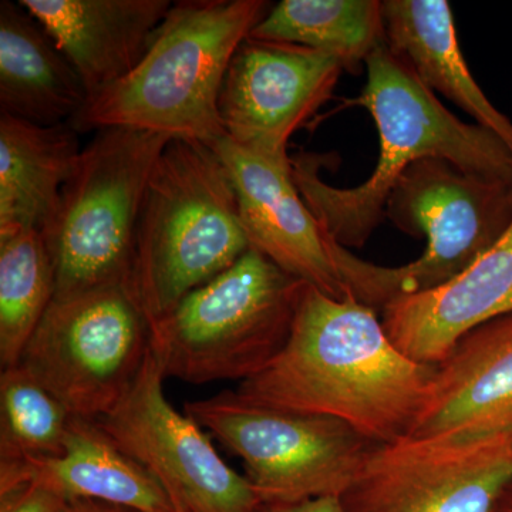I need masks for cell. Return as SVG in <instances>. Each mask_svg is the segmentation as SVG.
Masks as SVG:
<instances>
[{
    "label": "cell",
    "instance_id": "1",
    "mask_svg": "<svg viewBox=\"0 0 512 512\" xmlns=\"http://www.w3.org/2000/svg\"><path fill=\"white\" fill-rule=\"evenodd\" d=\"M436 366L394 346L379 312L352 293L306 285L291 336L264 370L239 384L251 402L345 421L375 444L409 436Z\"/></svg>",
    "mask_w": 512,
    "mask_h": 512
},
{
    "label": "cell",
    "instance_id": "24",
    "mask_svg": "<svg viewBox=\"0 0 512 512\" xmlns=\"http://www.w3.org/2000/svg\"><path fill=\"white\" fill-rule=\"evenodd\" d=\"M67 501L35 484L0 493V512H62Z\"/></svg>",
    "mask_w": 512,
    "mask_h": 512
},
{
    "label": "cell",
    "instance_id": "3",
    "mask_svg": "<svg viewBox=\"0 0 512 512\" xmlns=\"http://www.w3.org/2000/svg\"><path fill=\"white\" fill-rule=\"evenodd\" d=\"M269 9L265 0L173 3L136 69L87 100L70 126L79 134L137 128L207 144L224 138L225 74Z\"/></svg>",
    "mask_w": 512,
    "mask_h": 512
},
{
    "label": "cell",
    "instance_id": "25",
    "mask_svg": "<svg viewBox=\"0 0 512 512\" xmlns=\"http://www.w3.org/2000/svg\"><path fill=\"white\" fill-rule=\"evenodd\" d=\"M256 512H348L339 497L313 498L293 504H261Z\"/></svg>",
    "mask_w": 512,
    "mask_h": 512
},
{
    "label": "cell",
    "instance_id": "19",
    "mask_svg": "<svg viewBox=\"0 0 512 512\" xmlns=\"http://www.w3.org/2000/svg\"><path fill=\"white\" fill-rule=\"evenodd\" d=\"M386 42L421 82L500 138L512 153V123L488 100L458 46L447 0H384Z\"/></svg>",
    "mask_w": 512,
    "mask_h": 512
},
{
    "label": "cell",
    "instance_id": "27",
    "mask_svg": "<svg viewBox=\"0 0 512 512\" xmlns=\"http://www.w3.org/2000/svg\"><path fill=\"white\" fill-rule=\"evenodd\" d=\"M494 512H512V484L501 497L500 503H498Z\"/></svg>",
    "mask_w": 512,
    "mask_h": 512
},
{
    "label": "cell",
    "instance_id": "21",
    "mask_svg": "<svg viewBox=\"0 0 512 512\" xmlns=\"http://www.w3.org/2000/svg\"><path fill=\"white\" fill-rule=\"evenodd\" d=\"M249 37L291 43L338 59L359 73L367 57L386 42L379 0H282L268 10Z\"/></svg>",
    "mask_w": 512,
    "mask_h": 512
},
{
    "label": "cell",
    "instance_id": "4",
    "mask_svg": "<svg viewBox=\"0 0 512 512\" xmlns=\"http://www.w3.org/2000/svg\"><path fill=\"white\" fill-rule=\"evenodd\" d=\"M251 249L227 165L210 144L171 138L138 218L130 291L151 322Z\"/></svg>",
    "mask_w": 512,
    "mask_h": 512
},
{
    "label": "cell",
    "instance_id": "18",
    "mask_svg": "<svg viewBox=\"0 0 512 512\" xmlns=\"http://www.w3.org/2000/svg\"><path fill=\"white\" fill-rule=\"evenodd\" d=\"M79 73L20 3L0 2V113L37 126L69 123L87 103Z\"/></svg>",
    "mask_w": 512,
    "mask_h": 512
},
{
    "label": "cell",
    "instance_id": "11",
    "mask_svg": "<svg viewBox=\"0 0 512 512\" xmlns=\"http://www.w3.org/2000/svg\"><path fill=\"white\" fill-rule=\"evenodd\" d=\"M165 375L150 349L131 389L99 424L163 487L177 512H256L247 477L222 460L208 434L164 394Z\"/></svg>",
    "mask_w": 512,
    "mask_h": 512
},
{
    "label": "cell",
    "instance_id": "13",
    "mask_svg": "<svg viewBox=\"0 0 512 512\" xmlns=\"http://www.w3.org/2000/svg\"><path fill=\"white\" fill-rule=\"evenodd\" d=\"M210 146L231 175L251 249L330 298H345L349 291L335 259L338 242L303 201L293 183L291 167L255 156L227 137Z\"/></svg>",
    "mask_w": 512,
    "mask_h": 512
},
{
    "label": "cell",
    "instance_id": "22",
    "mask_svg": "<svg viewBox=\"0 0 512 512\" xmlns=\"http://www.w3.org/2000/svg\"><path fill=\"white\" fill-rule=\"evenodd\" d=\"M56 293L55 266L37 229L0 235V363L18 366Z\"/></svg>",
    "mask_w": 512,
    "mask_h": 512
},
{
    "label": "cell",
    "instance_id": "17",
    "mask_svg": "<svg viewBox=\"0 0 512 512\" xmlns=\"http://www.w3.org/2000/svg\"><path fill=\"white\" fill-rule=\"evenodd\" d=\"M25 484L40 485L66 501L177 512L156 478L123 453L97 420L74 417L60 456L0 461V493Z\"/></svg>",
    "mask_w": 512,
    "mask_h": 512
},
{
    "label": "cell",
    "instance_id": "10",
    "mask_svg": "<svg viewBox=\"0 0 512 512\" xmlns=\"http://www.w3.org/2000/svg\"><path fill=\"white\" fill-rule=\"evenodd\" d=\"M512 484L511 437H404L375 444L348 512H494Z\"/></svg>",
    "mask_w": 512,
    "mask_h": 512
},
{
    "label": "cell",
    "instance_id": "15",
    "mask_svg": "<svg viewBox=\"0 0 512 512\" xmlns=\"http://www.w3.org/2000/svg\"><path fill=\"white\" fill-rule=\"evenodd\" d=\"M409 436L512 439V313L471 330L436 366Z\"/></svg>",
    "mask_w": 512,
    "mask_h": 512
},
{
    "label": "cell",
    "instance_id": "26",
    "mask_svg": "<svg viewBox=\"0 0 512 512\" xmlns=\"http://www.w3.org/2000/svg\"><path fill=\"white\" fill-rule=\"evenodd\" d=\"M62 512H138V511L131 510V508L120 507V505L100 503V501L73 500V501H67V503L64 504Z\"/></svg>",
    "mask_w": 512,
    "mask_h": 512
},
{
    "label": "cell",
    "instance_id": "9",
    "mask_svg": "<svg viewBox=\"0 0 512 512\" xmlns=\"http://www.w3.org/2000/svg\"><path fill=\"white\" fill-rule=\"evenodd\" d=\"M151 349L150 320L128 286L53 299L20 365L74 417L100 420L126 396Z\"/></svg>",
    "mask_w": 512,
    "mask_h": 512
},
{
    "label": "cell",
    "instance_id": "16",
    "mask_svg": "<svg viewBox=\"0 0 512 512\" xmlns=\"http://www.w3.org/2000/svg\"><path fill=\"white\" fill-rule=\"evenodd\" d=\"M73 64L94 96L120 82L146 56L173 2L168 0H20Z\"/></svg>",
    "mask_w": 512,
    "mask_h": 512
},
{
    "label": "cell",
    "instance_id": "8",
    "mask_svg": "<svg viewBox=\"0 0 512 512\" xmlns=\"http://www.w3.org/2000/svg\"><path fill=\"white\" fill-rule=\"evenodd\" d=\"M184 413L241 458L262 504L342 498L375 446L345 421L265 406L232 390L185 403Z\"/></svg>",
    "mask_w": 512,
    "mask_h": 512
},
{
    "label": "cell",
    "instance_id": "14",
    "mask_svg": "<svg viewBox=\"0 0 512 512\" xmlns=\"http://www.w3.org/2000/svg\"><path fill=\"white\" fill-rule=\"evenodd\" d=\"M512 313V224L461 274L430 291L394 299L382 322L394 346L437 366L471 330Z\"/></svg>",
    "mask_w": 512,
    "mask_h": 512
},
{
    "label": "cell",
    "instance_id": "23",
    "mask_svg": "<svg viewBox=\"0 0 512 512\" xmlns=\"http://www.w3.org/2000/svg\"><path fill=\"white\" fill-rule=\"evenodd\" d=\"M74 416L22 365L0 375V461L57 457Z\"/></svg>",
    "mask_w": 512,
    "mask_h": 512
},
{
    "label": "cell",
    "instance_id": "2",
    "mask_svg": "<svg viewBox=\"0 0 512 512\" xmlns=\"http://www.w3.org/2000/svg\"><path fill=\"white\" fill-rule=\"evenodd\" d=\"M365 89L355 100L375 120L380 156L360 185L336 188L320 178L319 157H291L299 194L330 237L362 248L386 218L390 192L404 171L426 158H443L468 173L512 180V153L494 133L448 111L409 63L387 42L366 59Z\"/></svg>",
    "mask_w": 512,
    "mask_h": 512
},
{
    "label": "cell",
    "instance_id": "12",
    "mask_svg": "<svg viewBox=\"0 0 512 512\" xmlns=\"http://www.w3.org/2000/svg\"><path fill=\"white\" fill-rule=\"evenodd\" d=\"M343 64L318 50L248 37L225 74L220 117L235 146L291 167L288 143L333 96Z\"/></svg>",
    "mask_w": 512,
    "mask_h": 512
},
{
    "label": "cell",
    "instance_id": "5",
    "mask_svg": "<svg viewBox=\"0 0 512 512\" xmlns=\"http://www.w3.org/2000/svg\"><path fill=\"white\" fill-rule=\"evenodd\" d=\"M384 214L404 234L426 238L420 258L389 268L342 245L335 252L348 291L379 313L394 299L446 284L493 248L512 224V180L426 158L404 171Z\"/></svg>",
    "mask_w": 512,
    "mask_h": 512
},
{
    "label": "cell",
    "instance_id": "20",
    "mask_svg": "<svg viewBox=\"0 0 512 512\" xmlns=\"http://www.w3.org/2000/svg\"><path fill=\"white\" fill-rule=\"evenodd\" d=\"M80 153L69 123L37 126L0 113V235L49 227Z\"/></svg>",
    "mask_w": 512,
    "mask_h": 512
},
{
    "label": "cell",
    "instance_id": "6",
    "mask_svg": "<svg viewBox=\"0 0 512 512\" xmlns=\"http://www.w3.org/2000/svg\"><path fill=\"white\" fill-rule=\"evenodd\" d=\"M306 285L249 249L150 323L165 377L207 384L258 375L288 342Z\"/></svg>",
    "mask_w": 512,
    "mask_h": 512
},
{
    "label": "cell",
    "instance_id": "7",
    "mask_svg": "<svg viewBox=\"0 0 512 512\" xmlns=\"http://www.w3.org/2000/svg\"><path fill=\"white\" fill-rule=\"evenodd\" d=\"M171 137L137 128L96 131L42 232L56 275L55 299L130 288L138 218L148 180Z\"/></svg>",
    "mask_w": 512,
    "mask_h": 512
}]
</instances>
